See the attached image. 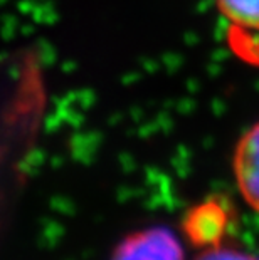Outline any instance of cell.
Listing matches in <instances>:
<instances>
[{
    "instance_id": "6da1fadb",
    "label": "cell",
    "mask_w": 259,
    "mask_h": 260,
    "mask_svg": "<svg viewBox=\"0 0 259 260\" xmlns=\"http://www.w3.org/2000/svg\"><path fill=\"white\" fill-rule=\"evenodd\" d=\"M229 51L259 69V0H216Z\"/></svg>"
},
{
    "instance_id": "7a4b0ae2",
    "label": "cell",
    "mask_w": 259,
    "mask_h": 260,
    "mask_svg": "<svg viewBox=\"0 0 259 260\" xmlns=\"http://www.w3.org/2000/svg\"><path fill=\"white\" fill-rule=\"evenodd\" d=\"M234 223V212L222 197H211L187 210L182 232L199 250L225 242Z\"/></svg>"
},
{
    "instance_id": "3957f363",
    "label": "cell",
    "mask_w": 259,
    "mask_h": 260,
    "mask_svg": "<svg viewBox=\"0 0 259 260\" xmlns=\"http://www.w3.org/2000/svg\"><path fill=\"white\" fill-rule=\"evenodd\" d=\"M109 260H185V252L172 229L152 225L121 239Z\"/></svg>"
},
{
    "instance_id": "277c9868",
    "label": "cell",
    "mask_w": 259,
    "mask_h": 260,
    "mask_svg": "<svg viewBox=\"0 0 259 260\" xmlns=\"http://www.w3.org/2000/svg\"><path fill=\"white\" fill-rule=\"evenodd\" d=\"M233 175L241 198L259 213V121L241 135L233 151Z\"/></svg>"
},
{
    "instance_id": "5b68a950",
    "label": "cell",
    "mask_w": 259,
    "mask_h": 260,
    "mask_svg": "<svg viewBox=\"0 0 259 260\" xmlns=\"http://www.w3.org/2000/svg\"><path fill=\"white\" fill-rule=\"evenodd\" d=\"M194 260H259V252L242 250L224 242L216 247L202 248Z\"/></svg>"
}]
</instances>
